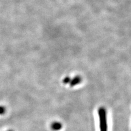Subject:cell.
I'll return each instance as SVG.
<instances>
[{
	"label": "cell",
	"instance_id": "1",
	"mask_svg": "<svg viewBox=\"0 0 131 131\" xmlns=\"http://www.w3.org/2000/svg\"><path fill=\"white\" fill-rule=\"evenodd\" d=\"M98 115L100 117V131H107V121H106V110L104 108H100L98 110Z\"/></svg>",
	"mask_w": 131,
	"mask_h": 131
},
{
	"label": "cell",
	"instance_id": "2",
	"mask_svg": "<svg viewBox=\"0 0 131 131\" xmlns=\"http://www.w3.org/2000/svg\"><path fill=\"white\" fill-rule=\"evenodd\" d=\"M81 81V78L80 76H76L74 77L73 79H71L70 83H69V85L71 86V87H73L74 86L80 84Z\"/></svg>",
	"mask_w": 131,
	"mask_h": 131
},
{
	"label": "cell",
	"instance_id": "3",
	"mask_svg": "<svg viewBox=\"0 0 131 131\" xmlns=\"http://www.w3.org/2000/svg\"><path fill=\"white\" fill-rule=\"evenodd\" d=\"M51 128L54 130H60L62 128V124L59 122H54L51 125Z\"/></svg>",
	"mask_w": 131,
	"mask_h": 131
},
{
	"label": "cell",
	"instance_id": "4",
	"mask_svg": "<svg viewBox=\"0 0 131 131\" xmlns=\"http://www.w3.org/2000/svg\"><path fill=\"white\" fill-rule=\"evenodd\" d=\"M71 80V78L69 77H65L64 78L63 80V83L64 84H69L70 81Z\"/></svg>",
	"mask_w": 131,
	"mask_h": 131
},
{
	"label": "cell",
	"instance_id": "5",
	"mask_svg": "<svg viewBox=\"0 0 131 131\" xmlns=\"http://www.w3.org/2000/svg\"><path fill=\"white\" fill-rule=\"evenodd\" d=\"M6 111V108L4 106L0 105V115H3L5 113Z\"/></svg>",
	"mask_w": 131,
	"mask_h": 131
}]
</instances>
